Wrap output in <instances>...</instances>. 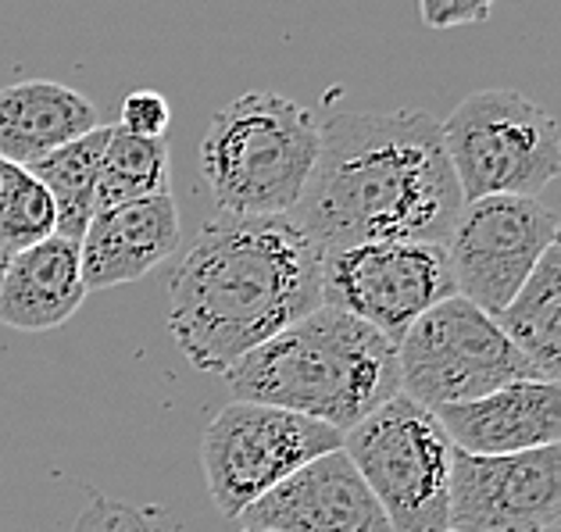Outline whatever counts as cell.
Listing matches in <instances>:
<instances>
[{"label": "cell", "mask_w": 561, "mask_h": 532, "mask_svg": "<svg viewBox=\"0 0 561 532\" xmlns=\"http://www.w3.org/2000/svg\"><path fill=\"white\" fill-rule=\"evenodd\" d=\"M461 204L430 112H336L319 126V158L290 218L330 254L382 240L447 243Z\"/></svg>", "instance_id": "obj_1"}, {"label": "cell", "mask_w": 561, "mask_h": 532, "mask_svg": "<svg viewBox=\"0 0 561 532\" xmlns=\"http://www.w3.org/2000/svg\"><path fill=\"white\" fill-rule=\"evenodd\" d=\"M319 304L322 251L290 215L211 218L169 276V333L211 375Z\"/></svg>", "instance_id": "obj_2"}, {"label": "cell", "mask_w": 561, "mask_h": 532, "mask_svg": "<svg viewBox=\"0 0 561 532\" xmlns=\"http://www.w3.org/2000/svg\"><path fill=\"white\" fill-rule=\"evenodd\" d=\"M237 401H257L347 432L401 393L397 344L347 311L319 304L226 372Z\"/></svg>", "instance_id": "obj_3"}, {"label": "cell", "mask_w": 561, "mask_h": 532, "mask_svg": "<svg viewBox=\"0 0 561 532\" xmlns=\"http://www.w3.org/2000/svg\"><path fill=\"white\" fill-rule=\"evenodd\" d=\"M319 158V122L305 104L251 90L211 115L201 175L222 215H290Z\"/></svg>", "instance_id": "obj_4"}, {"label": "cell", "mask_w": 561, "mask_h": 532, "mask_svg": "<svg viewBox=\"0 0 561 532\" xmlns=\"http://www.w3.org/2000/svg\"><path fill=\"white\" fill-rule=\"evenodd\" d=\"M455 450L436 412L404 393L344 432V454L393 532H447Z\"/></svg>", "instance_id": "obj_5"}, {"label": "cell", "mask_w": 561, "mask_h": 532, "mask_svg": "<svg viewBox=\"0 0 561 532\" xmlns=\"http://www.w3.org/2000/svg\"><path fill=\"white\" fill-rule=\"evenodd\" d=\"M465 200L540 197L561 175L558 122L518 90H479L440 122Z\"/></svg>", "instance_id": "obj_6"}, {"label": "cell", "mask_w": 561, "mask_h": 532, "mask_svg": "<svg viewBox=\"0 0 561 532\" xmlns=\"http://www.w3.org/2000/svg\"><path fill=\"white\" fill-rule=\"evenodd\" d=\"M401 393L422 407H447L486 397L518 379H540L497 325L465 297L433 304L397 344Z\"/></svg>", "instance_id": "obj_7"}, {"label": "cell", "mask_w": 561, "mask_h": 532, "mask_svg": "<svg viewBox=\"0 0 561 532\" xmlns=\"http://www.w3.org/2000/svg\"><path fill=\"white\" fill-rule=\"evenodd\" d=\"M344 447V432L257 401H229L201 436V469L215 511L240 518L308 461Z\"/></svg>", "instance_id": "obj_8"}, {"label": "cell", "mask_w": 561, "mask_h": 532, "mask_svg": "<svg viewBox=\"0 0 561 532\" xmlns=\"http://www.w3.org/2000/svg\"><path fill=\"white\" fill-rule=\"evenodd\" d=\"M447 297H455V279L444 243L382 240L322 254V304L362 319L393 344Z\"/></svg>", "instance_id": "obj_9"}, {"label": "cell", "mask_w": 561, "mask_h": 532, "mask_svg": "<svg viewBox=\"0 0 561 532\" xmlns=\"http://www.w3.org/2000/svg\"><path fill=\"white\" fill-rule=\"evenodd\" d=\"M558 215L537 197L465 200L444 243L455 293L501 315L558 236Z\"/></svg>", "instance_id": "obj_10"}, {"label": "cell", "mask_w": 561, "mask_h": 532, "mask_svg": "<svg viewBox=\"0 0 561 532\" xmlns=\"http://www.w3.org/2000/svg\"><path fill=\"white\" fill-rule=\"evenodd\" d=\"M558 518L561 443L523 454L455 450L447 532H543Z\"/></svg>", "instance_id": "obj_11"}, {"label": "cell", "mask_w": 561, "mask_h": 532, "mask_svg": "<svg viewBox=\"0 0 561 532\" xmlns=\"http://www.w3.org/2000/svg\"><path fill=\"white\" fill-rule=\"evenodd\" d=\"M240 522L272 532H393L344 447L286 475L240 514Z\"/></svg>", "instance_id": "obj_12"}, {"label": "cell", "mask_w": 561, "mask_h": 532, "mask_svg": "<svg viewBox=\"0 0 561 532\" xmlns=\"http://www.w3.org/2000/svg\"><path fill=\"white\" fill-rule=\"evenodd\" d=\"M183 225L172 194H154L90 218L79 240L87 290H112L150 276L165 257L180 251Z\"/></svg>", "instance_id": "obj_13"}, {"label": "cell", "mask_w": 561, "mask_h": 532, "mask_svg": "<svg viewBox=\"0 0 561 532\" xmlns=\"http://www.w3.org/2000/svg\"><path fill=\"white\" fill-rule=\"evenodd\" d=\"M450 443L465 454H523L561 443V386L518 379L486 397L436 407Z\"/></svg>", "instance_id": "obj_14"}, {"label": "cell", "mask_w": 561, "mask_h": 532, "mask_svg": "<svg viewBox=\"0 0 561 532\" xmlns=\"http://www.w3.org/2000/svg\"><path fill=\"white\" fill-rule=\"evenodd\" d=\"M87 293L79 243L54 233L11 254L0 282V322L19 333H50L83 308Z\"/></svg>", "instance_id": "obj_15"}, {"label": "cell", "mask_w": 561, "mask_h": 532, "mask_svg": "<svg viewBox=\"0 0 561 532\" xmlns=\"http://www.w3.org/2000/svg\"><path fill=\"white\" fill-rule=\"evenodd\" d=\"M101 126L98 104L54 79L0 86V158L30 169Z\"/></svg>", "instance_id": "obj_16"}, {"label": "cell", "mask_w": 561, "mask_h": 532, "mask_svg": "<svg viewBox=\"0 0 561 532\" xmlns=\"http://www.w3.org/2000/svg\"><path fill=\"white\" fill-rule=\"evenodd\" d=\"M497 325L533 372L561 386V229L523 290L497 315Z\"/></svg>", "instance_id": "obj_17"}, {"label": "cell", "mask_w": 561, "mask_h": 532, "mask_svg": "<svg viewBox=\"0 0 561 532\" xmlns=\"http://www.w3.org/2000/svg\"><path fill=\"white\" fill-rule=\"evenodd\" d=\"M107 136H112V126H98L30 165V172L47 186L54 211H58V236L65 240H83L90 218L98 215L93 211V189H98V169Z\"/></svg>", "instance_id": "obj_18"}, {"label": "cell", "mask_w": 561, "mask_h": 532, "mask_svg": "<svg viewBox=\"0 0 561 532\" xmlns=\"http://www.w3.org/2000/svg\"><path fill=\"white\" fill-rule=\"evenodd\" d=\"M169 143L165 140H144L126 129L112 126L107 136L98 189H93V211L122 208V204L169 194Z\"/></svg>", "instance_id": "obj_19"}, {"label": "cell", "mask_w": 561, "mask_h": 532, "mask_svg": "<svg viewBox=\"0 0 561 532\" xmlns=\"http://www.w3.org/2000/svg\"><path fill=\"white\" fill-rule=\"evenodd\" d=\"M54 233H58V211L47 186L30 169L11 165L0 186V240L15 254Z\"/></svg>", "instance_id": "obj_20"}, {"label": "cell", "mask_w": 561, "mask_h": 532, "mask_svg": "<svg viewBox=\"0 0 561 532\" xmlns=\"http://www.w3.org/2000/svg\"><path fill=\"white\" fill-rule=\"evenodd\" d=\"M169 122H172V107L158 90H136L122 101L118 129H126L133 136H144V140H165Z\"/></svg>", "instance_id": "obj_21"}, {"label": "cell", "mask_w": 561, "mask_h": 532, "mask_svg": "<svg viewBox=\"0 0 561 532\" xmlns=\"http://www.w3.org/2000/svg\"><path fill=\"white\" fill-rule=\"evenodd\" d=\"M72 532H154V529H150L147 511H136L129 504L98 497L93 508L76 522Z\"/></svg>", "instance_id": "obj_22"}, {"label": "cell", "mask_w": 561, "mask_h": 532, "mask_svg": "<svg viewBox=\"0 0 561 532\" xmlns=\"http://www.w3.org/2000/svg\"><path fill=\"white\" fill-rule=\"evenodd\" d=\"M497 0H419V15L430 30H458L490 19Z\"/></svg>", "instance_id": "obj_23"}, {"label": "cell", "mask_w": 561, "mask_h": 532, "mask_svg": "<svg viewBox=\"0 0 561 532\" xmlns=\"http://www.w3.org/2000/svg\"><path fill=\"white\" fill-rule=\"evenodd\" d=\"M8 262H11V247L4 240H0V282H4V268H8Z\"/></svg>", "instance_id": "obj_24"}, {"label": "cell", "mask_w": 561, "mask_h": 532, "mask_svg": "<svg viewBox=\"0 0 561 532\" xmlns=\"http://www.w3.org/2000/svg\"><path fill=\"white\" fill-rule=\"evenodd\" d=\"M8 169H11V161L0 158V186H4V175H8Z\"/></svg>", "instance_id": "obj_25"}, {"label": "cell", "mask_w": 561, "mask_h": 532, "mask_svg": "<svg viewBox=\"0 0 561 532\" xmlns=\"http://www.w3.org/2000/svg\"><path fill=\"white\" fill-rule=\"evenodd\" d=\"M240 532H272V529H240Z\"/></svg>", "instance_id": "obj_26"}, {"label": "cell", "mask_w": 561, "mask_h": 532, "mask_svg": "<svg viewBox=\"0 0 561 532\" xmlns=\"http://www.w3.org/2000/svg\"><path fill=\"white\" fill-rule=\"evenodd\" d=\"M543 532H561V525H547Z\"/></svg>", "instance_id": "obj_27"}]
</instances>
